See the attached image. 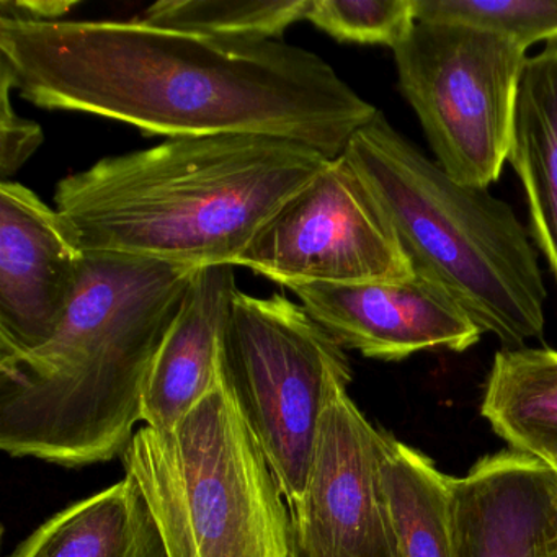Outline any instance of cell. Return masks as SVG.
Listing matches in <instances>:
<instances>
[{"mask_svg": "<svg viewBox=\"0 0 557 557\" xmlns=\"http://www.w3.org/2000/svg\"><path fill=\"white\" fill-rule=\"evenodd\" d=\"M227 373L280 488L295 510L305 492L319 420L351 383L345 348L286 296L237 289L224 342Z\"/></svg>", "mask_w": 557, "mask_h": 557, "instance_id": "cell-6", "label": "cell"}, {"mask_svg": "<svg viewBox=\"0 0 557 557\" xmlns=\"http://www.w3.org/2000/svg\"><path fill=\"white\" fill-rule=\"evenodd\" d=\"M344 158L413 272L438 285L482 334L505 348L543 335L547 292L540 259L507 201L449 177L381 112L355 133Z\"/></svg>", "mask_w": 557, "mask_h": 557, "instance_id": "cell-4", "label": "cell"}, {"mask_svg": "<svg viewBox=\"0 0 557 557\" xmlns=\"http://www.w3.org/2000/svg\"><path fill=\"white\" fill-rule=\"evenodd\" d=\"M387 432L338 387L319 420L305 492L292 510L299 557H377L389 533L381 487Z\"/></svg>", "mask_w": 557, "mask_h": 557, "instance_id": "cell-9", "label": "cell"}, {"mask_svg": "<svg viewBox=\"0 0 557 557\" xmlns=\"http://www.w3.org/2000/svg\"><path fill=\"white\" fill-rule=\"evenodd\" d=\"M233 265L201 267L191 276L146 381L141 420L148 429L177 426L220 381L236 295Z\"/></svg>", "mask_w": 557, "mask_h": 557, "instance_id": "cell-13", "label": "cell"}, {"mask_svg": "<svg viewBox=\"0 0 557 557\" xmlns=\"http://www.w3.org/2000/svg\"><path fill=\"white\" fill-rule=\"evenodd\" d=\"M387 518L403 557H456L451 478L387 433L381 462Z\"/></svg>", "mask_w": 557, "mask_h": 557, "instance_id": "cell-17", "label": "cell"}, {"mask_svg": "<svg viewBox=\"0 0 557 557\" xmlns=\"http://www.w3.org/2000/svg\"><path fill=\"white\" fill-rule=\"evenodd\" d=\"M419 22L468 25L528 48L557 41V0H413Z\"/></svg>", "mask_w": 557, "mask_h": 557, "instance_id": "cell-19", "label": "cell"}, {"mask_svg": "<svg viewBox=\"0 0 557 557\" xmlns=\"http://www.w3.org/2000/svg\"><path fill=\"white\" fill-rule=\"evenodd\" d=\"M0 71L22 99L169 139L260 135L341 158L380 110L312 51L139 21L0 18Z\"/></svg>", "mask_w": 557, "mask_h": 557, "instance_id": "cell-1", "label": "cell"}, {"mask_svg": "<svg viewBox=\"0 0 557 557\" xmlns=\"http://www.w3.org/2000/svg\"><path fill=\"white\" fill-rule=\"evenodd\" d=\"M168 557H299L288 502L224 370L168 432L139 426L122 456Z\"/></svg>", "mask_w": 557, "mask_h": 557, "instance_id": "cell-5", "label": "cell"}, {"mask_svg": "<svg viewBox=\"0 0 557 557\" xmlns=\"http://www.w3.org/2000/svg\"><path fill=\"white\" fill-rule=\"evenodd\" d=\"M456 557H557V471L523 453L451 478Z\"/></svg>", "mask_w": 557, "mask_h": 557, "instance_id": "cell-12", "label": "cell"}, {"mask_svg": "<svg viewBox=\"0 0 557 557\" xmlns=\"http://www.w3.org/2000/svg\"><path fill=\"white\" fill-rule=\"evenodd\" d=\"M234 267L288 289L413 275L373 195L344 154L270 218Z\"/></svg>", "mask_w": 557, "mask_h": 557, "instance_id": "cell-8", "label": "cell"}, {"mask_svg": "<svg viewBox=\"0 0 557 557\" xmlns=\"http://www.w3.org/2000/svg\"><path fill=\"white\" fill-rule=\"evenodd\" d=\"M197 270L86 253L57 332L0 358V449L66 468L123 456L143 423L152 361Z\"/></svg>", "mask_w": 557, "mask_h": 557, "instance_id": "cell-2", "label": "cell"}, {"mask_svg": "<svg viewBox=\"0 0 557 557\" xmlns=\"http://www.w3.org/2000/svg\"><path fill=\"white\" fill-rule=\"evenodd\" d=\"M550 468H553V469H554V471H557V459H556V461H554V465H553V466H550Z\"/></svg>", "mask_w": 557, "mask_h": 557, "instance_id": "cell-23", "label": "cell"}, {"mask_svg": "<svg viewBox=\"0 0 557 557\" xmlns=\"http://www.w3.org/2000/svg\"><path fill=\"white\" fill-rule=\"evenodd\" d=\"M11 557H168L136 482L123 481L45 521Z\"/></svg>", "mask_w": 557, "mask_h": 557, "instance_id": "cell-15", "label": "cell"}, {"mask_svg": "<svg viewBox=\"0 0 557 557\" xmlns=\"http://www.w3.org/2000/svg\"><path fill=\"white\" fill-rule=\"evenodd\" d=\"M14 90L8 74L0 71V175L2 181L14 175L44 143L38 123L22 119L11 103Z\"/></svg>", "mask_w": 557, "mask_h": 557, "instance_id": "cell-21", "label": "cell"}, {"mask_svg": "<svg viewBox=\"0 0 557 557\" xmlns=\"http://www.w3.org/2000/svg\"><path fill=\"white\" fill-rule=\"evenodd\" d=\"M507 162L523 187L533 243L557 280V41L528 58Z\"/></svg>", "mask_w": 557, "mask_h": 557, "instance_id": "cell-14", "label": "cell"}, {"mask_svg": "<svg viewBox=\"0 0 557 557\" xmlns=\"http://www.w3.org/2000/svg\"><path fill=\"white\" fill-rule=\"evenodd\" d=\"M306 21L341 44L393 51L417 24L413 0H309Z\"/></svg>", "mask_w": 557, "mask_h": 557, "instance_id": "cell-20", "label": "cell"}, {"mask_svg": "<svg viewBox=\"0 0 557 557\" xmlns=\"http://www.w3.org/2000/svg\"><path fill=\"white\" fill-rule=\"evenodd\" d=\"M331 159L260 135L168 139L67 175L54 208L86 253L233 265Z\"/></svg>", "mask_w": 557, "mask_h": 557, "instance_id": "cell-3", "label": "cell"}, {"mask_svg": "<svg viewBox=\"0 0 557 557\" xmlns=\"http://www.w3.org/2000/svg\"><path fill=\"white\" fill-rule=\"evenodd\" d=\"M393 53L397 86L433 161L459 184H495L508 161L527 51L468 25L417 21Z\"/></svg>", "mask_w": 557, "mask_h": 557, "instance_id": "cell-7", "label": "cell"}, {"mask_svg": "<svg viewBox=\"0 0 557 557\" xmlns=\"http://www.w3.org/2000/svg\"><path fill=\"white\" fill-rule=\"evenodd\" d=\"M308 9L309 0H164L146 9L141 21L234 40L282 41Z\"/></svg>", "mask_w": 557, "mask_h": 557, "instance_id": "cell-18", "label": "cell"}, {"mask_svg": "<svg viewBox=\"0 0 557 557\" xmlns=\"http://www.w3.org/2000/svg\"><path fill=\"white\" fill-rule=\"evenodd\" d=\"M377 557H403L397 547L396 537H394L393 528L389 523V534H387L386 543H384L383 549H381L380 556Z\"/></svg>", "mask_w": 557, "mask_h": 557, "instance_id": "cell-22", "label": "cell"}, {"mask_svg": "<svg viewBox=\"0 0 557 557\" xmlns=\"http://www.w3.org/2000/svg\"><path fill=\"white\" fill-rule=\"evenodd\" d=\"M344 348L400 361L419 351L461 354L482 332L432 280L413 272L400 282L289 288Z\"/></svg>", "mask_w": 557, "mask_h": 557, "instance_id": "cell-11", "label": "cell"}, {"mask_svg": "<svg viewBox=\"0 0 557 557\" xmlns=\"http://www.w3.org/2000/svg\"><path fill=\"white\" fill-rule=\"evenodd\" d=\"M481 413L513 451L557 459V351L502 348L485 383Z\"/></svg>", "mask_w": 557, "mask_h": 557, "instance_id": "cell-16", "label": "cell"}, {"mask_svg": "<svg viewBox=\"0 0 557 557\" xmlns=\"http://www.w3.org/2000/svg\"><path fill=\"white\" fill-rule=\"evenodd\" d=\"M84 260L57 208L18 182H0V358L51 338L73 301Z\"/></svg>", "mask_w": 557, "mask_h": 557, "instance_id": "cell-10", "label": "cell"}]
</instances>
